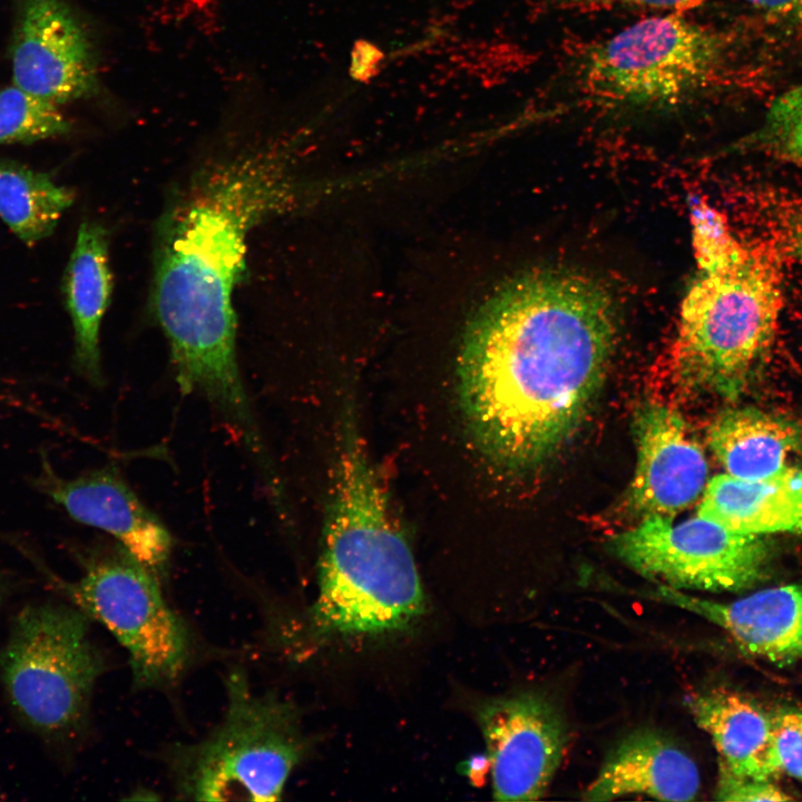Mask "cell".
Wrapping results in <instances>:
<instances>
[{
  "label": "cell",
  "instance_id": "6da1fadb",
  "mask_svg": "<svg viewBox=\"0 0 802 802\" xmlns=\"http://www.w3.org/2000/svg\"><path fill=\"white\" fill-rule=\"evenodd\" d=\"M615 335L614 302L588 276L539 268L500 285L469 321L458 366L481 451L514 471L558 451L603 382Z\"/></svg>",
  "mask_w": 802,
  "mask_h": 802
},
{
  "label": "cell",
  "instance_id": "7a4b0ae2",
  "mask_svg": "<svg viewBox=\"0 0 802 802\" xmlns=\"http://www.w3.org/2000/svg\"><path fill=\"white\" fill-rule=\"evenodd\" d=\"M285 144L252 143L199 170L164 214L153 307L170 348L176 381L250 440L260 428L236 356L232 294L251 229L304 198Z\"/></svg>",
  "mask_w": 802,
  "mask_h": 802
},
{
  "label": "cell",
  "instance_id": "3957f363",
  "mask_svg": "<svg viewBox=\"0 0 802 802\" xmlns=\"http://www.w3.org/2000/svg\"><path fill=\"white\" fill-rule=\"evenodd\" d=\"M338 463L312 623L327 635L403 629L426 608L411 548L351 429L343 437Z\"/></svg>",
  "mask_w": 802,
  "mask_h": 802
},
{
  "label": "cell",
  "instance_id": "277c9868",
  "mask_svg": "<svg viewBox=\"0 0 802 802\" xmlns=\"http://www.w3.org/2000/svg\"><path fill=\"white\" fill-rule=\"evenodd\" d=\"M732 40L679 12L649 17L586 49L573 79L586 101L609 109L671 110L723 86Z\"/></svg>",
  "mask_w": 802,
  "mask_h": 802
},
{
  "label": "cell",
  "instance_id": "5b68a950",
  "mask_svg": "<svg viewBox=\"0 0 802 802\" xmlns=\"http://www.w3.org/2000/svg\"><path fill=\"white\" fill-rule=\"evenodd\" d=\"M780 303L775 267L757 250L747 248L722 270L700 272L679 313V378L723 398L740 397L765 362Z\"/></svg>",
  "mask_w": 802,
  "mask_h": 802
},
{
  "label": "cell",
  "instance_id": "8992f818",
  "mask_svg": "<svg viewBox=\"0 0 802 802\" xmlns=\"http://www.w3.org/2000/svg\"><path fill=\"white\" fill-rule=\"evenodd\" d=\"M105 669L89 618L74 605H26L0 647V682L12 711L51 745L80 736Z\"/></svg>",
  "mask_w": 802,
  "mask_h": 802
},
{
  "label": "cell",
  "instance_id": "52a82bcc",
  "mask_svg": "<svg viewBox=\"0 0 802 802\" xmlns=\"http://www.w3.org/2000/svg\"><path fill=\"white\" fill-rule=\"evenodd\" d=\"M222 721L203 740L177 747L176 792L196 801H276L306 751L295 707L255 692L241 671L226 678Z\"/></svg>",
  "mask_w": 802,
  "mask_h": 802
},
{
  "label": "cell",
  "instance_id": "ba28073f",
  "mask_svg": "<svg viewBox=\"0 0 802 802\" xmlns=\"http://www.w3.org/2000/svg\"><path fill=\"white\" fill-rule=\"evenodd\" d=\"M81 564L82 573L72 581L41 569L57 591L121 645L136 687L174 683L188 664L192 642L159 579L118 542L86 555Z\"/></svg>",
  "mask_w": 802,
  "mask_h": 802
},
{
  "label": "cell",
  "instance_id": "9c48e42d",
  "mask_svg": "<svg viewBox=\"0 0 802 802\" xmlns=\"http://www.w3.org/2000/svg\"><path fill=\"white\" fill-rule=\"evenodd\" d=\"M608 546L639 575L678 590L741 591L765 576L771 557L763 536L736 532L701 516L681 522L645 517Z\"/></svg>",
  "mask_w": 802,
  "mask_h": 802
},
{
  "label": "cell",
  "instance_id": "30bf717a",
  "mask_svg": "<svg viewBox=\"0 0 802 802\" xmlns=\"http://www.w3.org/2000/svg\"><path fill=\"white\" fill-rule=\"evenodd\" d=\"M12 82L59 106L99 91L94 46L68 0H13Z\"/></svg>",
  "mask_w": 802,
  "mask_h": 802
},
{
  "label": "cell",
  "instance_id": "8fae6325",
  "mask_svg": "<svg viewBox=\"0 0 802 802\" xmlns=\"http://www.w3.org/2000/svg\"><path fill=\"white\" fill-rule=\"evenodd\" d=\"M498 801L542 798L558 770L568 734L558 708L524 692L490 700L478 712Z\"/></svg>",
  "mask_w": 802,
  "mask_h": 802
},
{
  "label": "cell",
  "instance_id": "7c38bea8",
  "mask_svg": "<svg viewBox=\"0 0 802 802\" xmlns=\"http://www.w3.org/2000/svg\"><path fill=\"white\" fill-rule=\"evenodd\" d=\"M32 483L76 521L113 536L158 579L166 574L173 537L115 468L104 467L68 479L60 477L42 456Z\"/></svg>",
  "mask_w": 802,
  "mask_h": 802
},
{
  "label": "cell",
  "instance_id": "4fadbf2b",
  "mask_svg": "<svg viewBox=\"0 0 802 802\" xmlns=\"http://www.w3.org/2000/svg\"><path fill=\"white\" fill-rule=\"evenodd\" d=\"M637 463L628 502L644 518H673L706 486L707 462L682 415L645 404L634 417Z\"/></svg>",
  "mask_w": 802,
  "mask_h": 802
},
{
  "label": "cell",
  "instance_id": "5bb4252c",
  "mask_svg": "<svg viewBox=\"0 0 802 802\" xmlns=\"http://www.w3.org/2000/svg\"><path fill=\"white\" fill-rule=\"evenodd\" d=\"M645 596L692 612L728 633L746 652L773 663L802 658V587L782 585L732 602L657 585Z\"/></svg>",
  "mask_w": 802,
  "mask_h": 802
},
{
  "label": "cell",
  "instance_id": "9a60e30c",
  "mask_svg": "<svg viewBox=\"0 0 802 802\" xmlns=\"http://www.w3.org/2000/svg\"><path fill=\"white\" fill-rule=\"evenodd\" d=\"M701 786L693 759L666 735L640 728L608 754L583 793L585 801L646 795L661 801H693Z\"/></svg>",
  "mask_w": 802,
  "mask_h": 802
},
{
  "label": "cell",
  "instance_id": "2e32d148",
  "mask_svg": "<svg viewBox=\"0 0 802 802\" xmlns=\"http://www.w3.org/2000/svg\"><path fill=\"white\" fill-rule=\"evenodd\" d=\"M697 516L736 532H802V469L783 467L762 478L718 475L705 486Z\"/></svg>",
  "mask_w": 802,
  "mask_h": 802
},
{
  "label": "cell",
  "instance_id": "e0dca14e",
  "mask_svg": "<svg viewBox=\"0 0 802 802\" xmlns=\"http://www.w3.org/2000/svg\"><path fill=\"white\" fill-rule=\"evenodd\" d=\"M695 723L712 739L720 767L760 780L781 773L772 742L771 716L747 697L712 689L687 700Z\"/></svg>",
  "mask_w": 802,
  "mask_h": 802
},
{
  "label": "cell",
  "instance_id": "ac0fdd59",
  "mask_svg": "<svg viewBox=\"0 0 802 802\" xmlns=\"http://www.w3.org/2000/svg\"><path fill=\"white\" fill-rule=\"evenodd\" d=\"M111 286L107 231L85 222L65 272L63 293L74 327L75 366L95 385L102 383L99 333Z\"/></svg>",
  "mask_w": 802,
  "mask_h": 802
},
{
  "label": "cell",
  "instance_id": "d6986e66",
  "mask_svg": "<svg viewBox=\"0 0 802 802\" xmlns=\"http://www.w3.org/2000/svg\"><path fill=\"white\" fill-rule=\"evenodd\" d=\"M707 442L727 475L756 479L779 471L802 451V426L754 408L728 409L710 426Z\"/></svg>",
  "mask_w": 802,
  "mask_h": 802
},
{
  "label": "cell",
  "instance_id": "ffe728a7",
  "mask_svg": "<svg viewBox=\"0 0 802 802\" xmlns=\"http://www.w3.org/2000/svg\"><path fill=\"white\" fill-rule=\"evenodd\" d=\"M74 198L70 188L46 173L0 159V217L25 244L50 236Z\"/></svg>",
  "mask_w": 802,
  "mask_h": 802
},
{
  "label": "cell",
  "instance_id": "44dd1931",
  "mask_svg": "<svg viewBox=\"0 0 802 802\" xmlns=\"http://www.w3.org/2000/svg\"><path fill=\"white\" fill-rule=\"evenodd\" d=\"M61 107L19 86L0 87V145L31 144L67 134Z\"/></svg>",
  "mask_w": 802,
  "mask_h": 802
},
{
  "label": "cell",
  "instance_id": "7402d4cb",
  "mask_svg": "<svg viewBox=\"0 0 802 802\" xmlns=\"http://www.w3.org/2000/svg\"><path fill=\"white\" fill-rule=\"evenodd\" d=\"M750 143L779 158L802 165V82L772 101Z\"/></svg>",
  "mask_w": 802,
  "mask_h": 802
},
{
  "label": "cell",
  "instance_id": "603a6c76",
  "mask_svg": "<svg viewBox=\"0 0 802 802\" xmlns=\"http://www.w3.org/2000/svg\"><path fill=\"white\" fill-rule=\"evenodd\" d=\"M693 250L700 272L722 270L746 252L732 235L724 216L702 199L689 205Z\"/></svg>",
  "mask_w": 802,
  "mask_h": 802
},
{
  "label": "cell",
  "instance_id": "cb8c5ba5",
  "mask_svg": "<svg viewBox=\"0 0 802 802\" xmlns=\"http://www.w3.org/2000/svg\"><path fill=\"white\" fill-rule=\"evenodd\" d=\"M771 726L781 772L802 783V711L781 708L771 716Z\"/></svg>",
  "mask_w": 802,
  "mask_h": 802
},
{
  "label": "cell",
  "instance_id": "d4e9b609",
  "mask_svg": "<svg viewBox=\"0 0 802 802\" xmlns=\"http://www.w3.org/2000/svg\"><path fill=\"white\" fill-rule=\"evenodd\" d=\"M715 800L720 801H788L792 800L772 780L741 776L720 767Z\"/></svg>",
  "mask_w": 802,
  "mask_h": 802
},
{
  "label": "cell",
  "instance_id": "484cf974",
  "mask_svg": "<svg viewBox=\"0 0 802 802\" xmlns=\"http://www.w3.org/2000/svg\"><path fill=\"white\" fill-rule=\"evenodd\" d=\"M552 6L559 7H584L597 4H628L656 9L686 10L692 9L703 0H542Z\"/></svg>",
  "mask_w": 802,
  "mask_h": 802
},
{
  "label": "cell",
  "instance_id": "4316f807",
  "mask_svg": "<svg viewBox=\"0 0 802 802\" xmlns=\"http://www.w3.org/2000/svg\"><path fill=\"white\" fill-rule=\"evenodd\" d=\"M705 0H703L704 2ZM769 13L789 16L802 13V0H743Z\"/></svg>",
  "mask_w": 802,
  "mask_h": 802
},
{
  "label": "cell",
  "instance_id": "83f0119b",
  "mask_svg": "<svg viewBox=\"0 0 802 802\" xmlns=\"http://www.w3.org/2000/svg\"><path fill=\"white\" fill-rule=\"evenodd\" d=\"M793 243L799 256L802 258V217L795 223Z\"/></svg>",
  "mask_w": 802,
  "mask_h": 802
},
{
  "label": "cell",
  "instance_id": "f1b7e54d",
  "mask_svg": "<svg viewBox=\"0 0 802 802\" xmlns=\"http://www.w3.org/2000/svg\"><path fill=\"white\" fill-rule=\"evenodd\" d=\"M9 581L0 574V607L9 594Z\"/></svg>",
  "mask_w": 802,
  "mask_h": 802
}]
</instances>
